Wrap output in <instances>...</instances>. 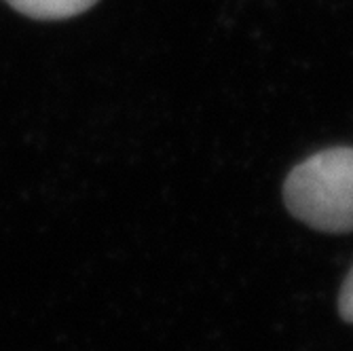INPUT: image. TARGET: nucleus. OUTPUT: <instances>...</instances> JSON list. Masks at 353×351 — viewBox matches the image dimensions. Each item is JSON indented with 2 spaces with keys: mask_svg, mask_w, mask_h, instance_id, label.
<instances>
[{
  "mask_svg": "<svg viewBox=\"0 0 353 351\" xmlns=\"http://www.w3.org/2000/svg\"><path fill=\"white\" fill-rule=\"evenodd\" d=\"M7 3L34 19H63L91 9L98 0H7Z\"/></svg>",
  "mask_w": 353,
  "mask_h": 351,
  "instance_id": "2",
  "label": "nucleus"
},
{
  "mask_svg": "<svg viewBox=\"0 0 353 351\" xmlns=\"http://www.w3.org/2000/svg\"><path fill=\"white\" fill-rule=\"evenodd\" d=\"M283 201L311 229L353 231V148H328L296 166L285 178Z\"/></svg>",
  "mask_w": 353,
  "mask_h": 351,
  "instance_id": "1",
  "label": "nucleus"
},
{
  "mask_svg": "<svg viewBox=\"0 0 353 351\" xmlns=\"http://www.w3.org/2000/svg\"><path fill=\"white\" fill-rule=\"evenodd\" d=\"M339 313L345 322L353 324V267L347 273L345 281H343V288L339 294Z\"/></svg>",
  "mask_w": 353,
  "mask_h": 351,
  "instance_id": "3",
  "label": "nucleus"
}]
</instances>
